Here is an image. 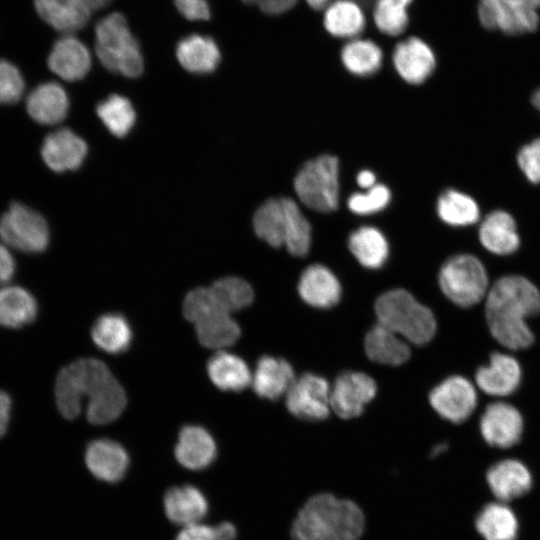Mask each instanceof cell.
I'll list each match as a JSON object with an SVG mask.
<instances>
[{
    "label": "cell",
    "instance_id": "obj_4",
    "mask_svg": "<svg viewBox=\"0 0 540 540\" xmlns=\"http://www.w3.org/2000/svg\"><path fill=\"white\" fill-rule=\"evenodd\" d=\"M375 312L379 324L417 345L428 343L436 332L432 311L404 289L382 294L375 303Z\"/></svg>",
    "mask_w": 540,
    "mask_h": 540
},
{
    "label": "cell",
    "instance_id": "obj_33",
    "mask_svg": "<svg viewBox=\"0 0 540 540\" xmlns=\"http://www.w3.org/2000/svg\"><path fill=\"white\" fill-rule=\"evenodd\" d=\"M37 301L26 289L16 285L0 288V325L20 328L31 323L37 315Z\"/></svg>",
    "mask_w": 540,
    "mask_h": 540
},
{
    "label": "cell",
    "instance_id": "obj_32",
    "mask_svg": "<svg viewBox=\"0 0 540 540\" xmlns=\"http://www.w3.org/2000/svg\"><path fill=\"white\" fill-rule=\"evenodd\" d=\"M207 372L213 384L224 391H241L252 380L244 360L225 351H219L210 358Z\"/></svg>",
    "mask_w": 540,
    "mask_h": 540
},
{
    "label": "cell",
    "instance_id": "obj_39",
    "mask_svg": "<svg viewBox=\"0 0 540 540\" xmlns=\"http://www.w3.org/2000/svg\"><path fill=\"white\" fill-rule=\"evenodd\" d=\"M413 0H376L372 20L384 35L402 39L409 25L408 7Z\"/></svg>",
    "mask_w": 540,
    "mask_h": 540
},
{
    "label": "cell",
    "instance_id": "obj_23",
    "mask_svg": "<svg viewBox=\"0 0 540 540\" xmlns=\"http://www.w3.org/2000/svg\"><path fill=\"white\" fill-rule=\"evenodd\" d=\"M34 6L42 20L64 35L84 28L92 11L86 0H34Z\"/></svg>",
    "mask_w": 540,
    "mask_h": 540
},
{
    "label": "cell",
    "instance_id": "obj_1",
    "mask_svg": "<svg viewBox=\"0 0 540 540\" xmlns=\"http://www.w3.org/2000/svg\"><path fill=\"white\" fill-rule=\"evenodd\" d=\"M88 398L87 419L96 425L118 418L126 406L124 389L108 367L95 358H81L62 368L55 383L57 407L66 419L76 418Z\"/></svg>",
    "mask_w": 540,
    "mask_h": 540
},
{
    "label": "cell",
    "instance_id": "obj_17",
    "mask_svg": "<svg viewBox=\"0 0 540 540\" xmlns=\"http://www.w3.org/2000/svg\"><path fill=\"white\" fill-rule=\"evenodd\" d=\"M47 63L49 69L63 80L77 81L89 72L91 54L82 41L67 34L54 43Z\"/></svg>",
    "mask_w": 540,
    "mask_h": 540
},
{
    "label": "cell",
    "instance_id": "obj_6",
    "mask_svg": "<svg viewBox=\"0 0 540 540\" xmlns=\"http://www.w3.org/2000/svg\"><path fill=\"white\" fill-rule=\"evenodd\" d=\"M298 199L308 208L329 213L339 204V161L323 154L307 161L294 178Z\"/></svg>",
    "mask_w": 540,
    "mask_h": 540
},
{
    "label": "cell",
    "instance_id": "obj_41",
    "mask_svg": "<svg viewBox=\"0 0 540 540\" xmlns=\"http://www.w3.org/2000/svg\"><path fill=\"white\" fill-rule=\"evenodd\" d=\"M477 10L479 21L484 28L498 29L508 35L523 33L503 0H479Z\"/></svg>",
    "mask_w": 540,
    "mask_h": 540
},
{
    "label": "cell",
    "instance_id": "obj_31",
    "mask_svg": "<svg viewBox=\"0 0 540 540\" xmlns=\"http://www.w3.org/2000/svg\"><path fill=\"white\" fill-rule=\"evenodd\" d=\"M340 61L350 74L367 77L382 68L384 53L374 41L358 37L345 41L340 50Z\"/></svg>",
    "mask_w": 540,
    "mask_h": 540
},
{
    "label": "cell",
    "instance_id": "obj_56",
    "mask_svg": "<svg viewBox=\"0 0 540 540\" xmlns=\"http://www.w3.org/2000/svg\"><path fill=\"white\" fill-rule=\"evenodd\" d=\"M446 447H447V445H446L445 443H444V444H443V443H442V444H437V445L433 448V450L431 451V452H432V455H433V456H437V455H439L440 453H443V452L446 450Z\"/></svg>",
    "mask_w": 540,
    "mask_h": 540
},
{
    "label": "cell",
    "instance_id": "obj_13",
    "mask_svg": "<svg viewBox=\"0 0 540 540\" xmlns=\"http://www.w3.org/2000/svg\"><path fill=\"white\" fill-rule=\"evenodd\" d=\"M338 499L329 493L311 497L295 518L294 540H334L333 523Z\"/></svg>",
    "mask_w": 540,
    "mask_h": 540
},
{
    "label": "cell",
    "instance_id": "obj_29",
    "mask_svg": "<svg viewBox=\"0 0 540 540\" xmlns=\"http://www.w3.org/2000/svg\"><path fill=\"white\" fill-rule=\"evenodd\" d=\"M325 30L334 38L351 40L360 37L366 27L364 10L352 0H334L323 11Z\"/></svg>",
    "mask_w": 540,
    "mask_h": 540
},
{
    "label": "cell",
    "instance_id": "obj_38",
    "mask_svg": "<svg viewBox=\"0 0 540 540\" xmlns=\"http://www.w3.org/2000/svg\"><path fill=\"white\" fill-rule=\"evenodd\" d=\"M99 119L111 134L125 137L134 126L136 113L131 102L118 94L109 95L96 107Z\"/></svg>",
    "mask_w": 540,
    "mask_h": 540
},
{
    "label": "cell",
    "instance_id": "obj_53",
    "mask_svg": "<svg viewBox=\"0 0 540 540\" xmlns=\"http://www.w3.org/2000/svg\"><path fill=\"white\" fill-rule=\"evenodd\" d=\"M312 9L324 11V9L334 0H304Z\"/></svg>",
    "mask_w": 540,
    "mask_h": 540
},
{
    "label": "cell",
    "instance_id": "obj_45",
    "mask_svg": "<svg viewBox=\"0 0 540 540\" xmlns=\"http://www.w3.org/2000/svg\"><path fill=\"white\" fill-rule=\"evenodd\" d=\"M517 20L523 33L534 32L538 29L540 18L537 13L538 5L535 0H503Z\"/></svg>",
    "mask_w": 540,
    "mask_h": 540
},
{
    "label": "cell",
    "instance_id": "obj_40",
    "mask_svg": "<svg viewBox=\"0 0 540 540\" xmlns=\"http://www.w3.org/2000/svg\"><path fill=\"white\" fill-rule=\"evenodd\" d=\"M209 288L221 307L229 313L249 306L254 297L250 284L238 277L219 279Z\"/></svg>",
    "mask_w": 540,
    "mask_h": 540
},
{
    "label": "cell",
    "instance_id": "obj_22",
    "mask_svg": "<svg viewBox=\"0 0 540 540\" xmlns=\"http://www.w3.org/2000/svg\"><path fill=\"white\" fill-rule=\"evenodd\" d=\"M216 454V443L205 428L186 425L180 430L175 446V457L180 465L189 470H202L214 461Z\"/></svg>",
    "mask_w": 540,
    "mask_h": 540
},
{
    "label": "cell",
    "instance_id": "obj_21",
    "mask_svg": "<svg viewBox=\"0 0 540 540\" xmlns=\"http://www.w3.org/2000/svg\"><path fill=\"white\" fill-rule=\"evenodd\" d=\"M475 379L478 387L492 396L512 394L521 381V368L518 361L510 355L493 353L487 366L480 367Z\"/></svg>",
    "mask_w": 540,
    "mask_h": 540
},
{
    "label": "cell",
    "instance_id": "obj_55",
    "mask_svg": "<svg viewBox=\"0 0 540 540\" xmlns=\"http://www.w3.org/2000/svg\"><path fill=\"white\" fill-rule=\"evenodd\" d=\"M531 102L536 109L540 111V88H538L531 97Z\"/></svg>",
    "mask_w": 540,
    "mask_h": 540
},
{
    "label": "cell",
    "instance_id": "obj_20",
    "mask_svg": "<svg viewBox=\"0 0 540 540\" xmlns=\"http://www.w3.org/2000/svg\"><path fill=\"white\" fill-rule=\"evenodd\" d=\"M298 292L310 306L327 309L339 302L342 290L339 280L329 268L313 264L302 272Z\"/></svg>",
    "mask_w": 540,
    "mask_h": 540
},
{
    "label": "cell",
    "instance_id": "obj_50",
    "mask_svg": "<svg viewBox=\"0 0 540 540\" xmlns=\"http://www.w3.org/2000/svg\"><path fill=\"white\" fill-rule=\"evenodd\" d=\"M15 260L5 244L0 243V285H6L14 275Z\"/></svg>",
    "mask_w": 540,
    "mask_h": 540
},
{
    "label": "cell",
    "instance_id": "obj_27",
    "mask_svg": "<svg viewBox=\"0 0 540 540\" xmlns=\"http://www.w3.org/2000/svg\"><path fill=\"white\" fill-rule=\"evenodd\" d=\"M479 240L482 246L493 254L514 253L520 245L514 218L503 210L489 213L479 227Z\"/></svg>",
    "mask_w": 540,
    "mask_h": 540
},
{
    "label": "cell",
    "instance_id": "obj_3",
    "mask_svg": "<svg viewBox=\"0 0 540 540\" xmlns=\"http://www.w3.org/2000/svg\"><path fill=\"white\" fill-rule=\"evenodd\" d=\"M95 53L101 64L113 73L136 78L144 70L139 43L119 12L110 13L97 22Z\"/></svg>",
    "mask_w": 540,
    "mask_h": 540
},
{
    "label": "cell",
    "instance_id": "obj_25",
    "mask_svg": "<svg viewBox=\"0 0 540 540\" xmlns=\"http://www.w3.org/2000/svg\"><path fill=\"white\" fill-rule=\"evenodd\" d=\"M295 381L294 370L285 359L263 356L252 376V387L262 398L276 400L287 393Z\"/></svg>",
    "mask_w": 540,
    "mask_h": 540
},
{
    "label": "cell",
    "instance_id": "obj_8",
    "mask_svg": "<svg viewBox=\"0 0 540 540\" xmlns=\"http://www.w3.org/2000/svg\"><path fill=\"white\" fill-rule=\"evenodd\" d=\"M44 217L30 207L13 202L0 218V238L6 246L26 253L43 252L49 244Z\"/></svg>",
    "mask_w": 540,
    "mask_h": 540
},
{
    "label": "cell",
    "instance_id": "obj_51",
    "mask_svg": "<svg viewBox=\"0 0 540 540\" xmlns=\"http://www.w3.org/2000/svg\"><path fill=\"white\" fill-rule=\"evenodd\" d=\"M11 405L12 402L9 395L0 390V438L4 436L8 429Z\"/></svg>",
    "mask_w": 540,
    "mask_h": 540
},
{
    "label": "cell",
    "instance_id": "obj_36",
    "mask_svg": "<svg viewBox=\"0 0 540 540\" xmlns=\"http://www.w3.org/2000/svg\"><path fill=\"white\" fill-rule=\"evenodd\" d=\"M91 336L101 350L110 354H120L130 347L132 330L124 316L107 313L94 322Z\"/></svg>",
    "mask_w": 540,
    "mask_h": 540
},
{
    "label": "cell",
    "instance_id": "obj_5",
    "mask_svg": "<svg viewBox=\"0 0 540 540\" xmlns=\"http://www.w3.org/2000/svg\"><path fill=\"white\" fill-rule=\"evenodd\" d=\"M183 314L195 325L199 342L207 348H226L240 337L239 325L221 307L210 288L190 291L183 302Z\"/></svg>",
    "mask_w": 540,
    "mask_h": 540
},
{
    "label": "cell",
    "instance_id": "obj_9",
    "mask_svg": "<svg viewBox=\"0 0 540 540\" xmlns=\"http://www.w3.org/2000/svg\"><path fill=\"white\" fill-rule=\"evenodd\" d=\"M286 406L295 417L306 421H321L330 412V388L327 380L305 373L293 382L286 393Z\"/></svg>",
    "mask_w": 540,
    "mask_h": 540
},
{
    "label": "cell",
    "instance_id": "obj_30",
    "mask_svg": "<svg viewBox=\"0 0 540 540\" xmlns=\"http://www.w3.org/2000/svg\"><path fill=\"white\" fill-rule=\"evenodd\" d=\"M475 527L484 540H516L519 522L507 503L495 501L479 511Z\"/></svg>",
    "mask_w": 540,
    "mask_h": 540
},
{
    "label": "cell",
    "instance_id": "obj_57",
    "mask_svg": "<svg viewBox=\"0 0 540 540\" xmlns=\"http://www.w3.org/2000/svg\"><path fill=\"white\" fill-rule=\"evenodd\" d=\"M535 2L537 3L538 7H540V0H535Z\"/></svg>",
    "mask_w": 540,
    "mask_h": 540
},
{
    "label": "cell",
    "instance_id": "obj_54",
    "mask_svg": "<svg viewBox=\"0 0 540 540\" xmlns=\"http://www.w3.org/2000/svg\"><path fill=\"white\" fill-rule=\"evenodd\" d=\"M112 0H86L92 10L101 9L110 4Z\"/></svg>",
    "mask_w": 540,
    "mask_h": 540
},
{
    "label": "cell",
    "instance_id": "obj_26",
    "mask_svg": "<svg viewBox=\"0 0 540 540\" xmlns=\"http://www.w3.org/2000/svg\"><path fill=\"white\" fill-rule=\"evenodd\" d=\"M163 504L167 518L183 527L200 522L208 511L206 497L193 485L170 488L164 495Z\"/></svg>",
    "mask_w": 540,
    "mask_h": 540
},
{
    "label": "cell",
    "instance_id": "obj_24",
    "mask_svg": "<svg viewBox=\"0 0 540 540\" xmlns=\"http://www.w3.org/2000/svg\"><path fill=\"white\" fill-rule=\"evenodd\" d=\"M69 99L65 89L56 82H46L35 87L27 96L26 110L39 124L54 125L67 116Z\"/></svg>",
    "mask_w": 540,
    "mask_h": 540
},
{
    "label": "cell",
    "instance_id": "obj_37",
    "mask_svg": "<svg viewBox=\"0 0 540 540\" xmlns=\"http://www.w3.org/2000/svg\"><path fill=\"white\" fill-rule=\"evenodd\" d=\"M438 217L447 225L465 227L480 218L477 202L468 194L455 189L443 191L437 199Z\"/></svg>",
    "mask_w": 540,
    "mask_h": 540
},
{
    "label": "cell",
    "instance_id": "obj_10",
    "mask_svg": "<svg viewBox=\"0 0 540 540\" xmlns=\"http://www.w3.org/2000/svg\"><path fill=\"white\" fill-rule=\"evenodd\" d=\"M377 392L373 378L363 372L346 371L335 380L330 391V407L343 419L359 416Z\"/></svg>",
    "mask_w": 540,
    "mask_h": 540
},
{
    "label": "cell",
    "instance_id": "obj_19",
    "mask_svg": "<svg viewBox=\"0 0 540 540\" xmlns=\"http://www.w3.org/2000/svg\"><path fill=\"white\" fill-rule=\"evenodd\" d=\"M486 481L497 501L505 503L523 496L533 482L529 469L516 459H504L493 464L486 473Z\"/></svg>",
    "mask_w": 540,
    "mask_h": 540
},
{
    "label": "cell",
    "instance_id": "obj_18",
    "mask_svg": "<svg viewBox=\"0 0 540 540\" xmlns=\"http://www.w3.org/2000/svg\"><path fill=\"white\" fill-rule=\"evenodd\" d=\"M85 463L94 477L115 483L124 477L129 466V456L125 448L116 441L97 439L87 446Z\"/></svg>",
    "mask_w": 540,
    "mask_h": 540
},
{
    "label": "cell",
    "instance_id": "obj_35",
    "mask_svg": "<svg viewBox=\"0 0 540 540\" xmlns=\"http://www.w3.org/2000/svg\"><path fill=\"white\" fill-rule=\"evenodd\" d=\"M348 247L357 261L369 269L381 268L389 256L385 235L376 227L361 226L348 239Z\"/></svg>",
    "mask_w": 540,
    "mask_h": 540
},
{
    "label": "cell",
    "instance_id": "obj_44",
    "mask_svg": "<svg viewBox=\"0 0 540 540\" xmlns=\"http://www.w3.org/2000/svg\"><path fill=\"white\" fill-rule=\"evenodd\" d=\"M24 89L25 82L19 69L8 60L0 59V104L18 102Z\"/></svg>",
    "mask_w": 540,
    "mask_h": 540
},
{
    "label": "cell",
    "instance_id": "obj_52",
    "mask_svg": "<svg viewBox=\"0 0 540 540\" xmlns=\"http://www.w3.org/2000/svg\"><path fill=\"white\" fill-rule=\"evenodd\" d=\"M359 187L367 190L376 184V176L370 170H361L356 177Z\"/></svg>",
    "mask_w": 540,
    "mask_h": 540
},
{
    "label": "cell",
    "instance_id": "obj_7",
    "mask_svg": "<svg viewBox=\"0 0 540 540\" xmlns=\"http://www.w3.org/2000/svg\"><path fill=\"white\" fill-rule=\"evenodd\" d=\"M438 281L444 295L461 307L479 303L488 290L486 269L471 254H458L446 260Z\"/></svg>",
    "mask_w": 540,
    "mask_h": 540
},
{
    "label": "cell",
    "instance_id": "obj_34",
    "mask_svg": "<svg viewBox=\"0 0 540 540\" xmlns=\"http://www.w3.org/2000/svg\"><path fill=\"white\" fill-rule=\"evenodd\" d=\"M364 346L372 361L384 365L398 366L410 357L408 345L395 332L379 323L366 334Z\"/></svg>",
    "mask_w": 540,
    "mask_h": 540
},
{
    "label": "cell",
    "instance_id": "obj_12",
    "mask_svg": "<svg viewBox=\"0 0 540 540\" xmlns=\"http://www.w3.org/2000/svg\"><path fill=\"white\" fill-rule=\"evenodd\" d=\"M391 64L402 80L420 85L433 74L437 60L427 42L410 36L396 43L391 53Z\"/></svg>",
    "mask_w": 540,
    "mask_h": 540
},
{
    "label": "cell",
    "instance_id": "obj_47",
    "mask_svg": "<svg viewBox=\"0 0 540 540\" xmlns=\"http://www.w3.org/2000/svg\"><path fill=\"white\" fill-rule=\"evenodd\" d=\"M178 12L191 21H202L210 18V8L206 0H174Z\"/></svg>",
    "mask_w": 540,
    "mask_h": 540
},
{
    "label": "cell",
    "instance_id": "obj_16",
    "mask_svg": "<svg viewBox=\"0 0 540 540\" xmlns=\"http://www.w3.org/2000/svg\"><path fill=\"white\" fill-rule=\"evenodd\" d=\"M87 152L86 142L68 128H61L48 134L41 147L43 161L57 173L78 169Z\"/></svg>",
    "mask_w": 540,
    "mask_h": 540
},
{
    "label": "cell",
    "instance_id": "obj_2",
    "mask_svg": "<svg viewBox=\"0 0 540 540\" xmlns=\"http://www.w3.org/2000/svg\"><path fill=\"white\" fill-rule=\"evenodd\" d=\"M540 312V292L522 276L498 279L486 295V320L491 335L503 346L529 347L534 336L526 319Z\"/></svg>",
    "mask_w": 540,
    "mask_h": 540
},
{
    "label": "cell",
    "instance_id": "obj_14",
    "mask_svg": "<svg viewBox=\"0 0 540 540\" xmlns=\"http://www.w3.org/2000/svg\"><path fill=\"white\" fill-rule=\"evenodd\" d=\"M480 432L490 446L509 448L518 443L522 436V416L511 404L491 403L481 416Z\"/></svg>",
    "mask_w": 540,
    "mask_h": 540
},
{
    "label": "cell",
    "instance_id": "obj_46",
    "mask_svg": "<svg viewBox=\"0 0 540 540\" xmlns=\"http://www.w3.org/2000/svg\"><path fill=\"white\" fill-rule=\"evenodd\" d=\"M518 165L533 184H540V138L524 145L517 154Z\"/></svg>",
    "mask_w": 540,
    "mask_h": 540
},
{
    "label": "cell",
    "instance_id": "obj_28",
    "mask_svg": "<svg viewBox=\"0 0 540 540\" xmlns=\"http://www.w3.org/2000/svg\"><path fill=\"white\" fill-rule=\"evenodd\" d=\"M176 57L186 71L207 74L213 72L219 65L221 52L211 37L191 34L178 42Z\"/></svg>",
    "mask_w": 540,
    "mask_h": 540
},
{
    "label": "cell",
    "instance_id": "obj_49",
    "mask_svg": "<svg viewBox=\"0 0 540 540\" xmlns=\"http://www.w3.org/2000/svg\"><path fill=\"white\" fill-rule=\"evenodd\" d=\"M300 0H241L248 6L257 7L267 15H280L292 9Z\"/></svg>",
    "mask_w": 540,
    "mask_h": 540
},
{
    "label": "cell",
    "instance_id": "obj_42",
    "mask_svg": "<svg viewBox=\"0 0 540 540\" xmlns=\"http://www.w3.org/2000/svg\"><path fill=\"white\" fill-rule=\"evenodd\" d=\"M364 515L351 500H338L334 515V540H358L364 531Z\"/></svg>",
    "mask_w": 540,
    "mask_h": 540
},
{
    "label": "cell",
    "instance_id": "obj_15",
    "mask_svg": "<svg viewBox=\"0 0 540 540\" xmlns=\"http://www.w3.org/2000/svg\"><path fill=\"white\" fill-rule=\"evenodd\" d=\"M293 204L289 197L266 200L253 217L256 235L275 248L285 246L293 225Z\"/></svg>",
    "mask_w": 540,
    "mask_h": 540
},
{
    "label": "cell",
    "instance_id": "obj_43",
    "mask_svg": "<svg viewBox=\"0 0 540 540\" xmlns=\"http://www.w3.org/2000/svg\"><path fill=\"white\" fill-rule=\"evenodd\" d=\"M391 200V192L384 184H375L365 192L353 193L347 207L357 215H370L385 209Z\"/></svg>",
    "mask_w": 540,
    "mask_h": 540
},
{
    "label": "cell",
    "instance_id": "obj_48",
    "mask_svg": "<svg viewBox=\"0 0 540 540\" xmlns=\"http://www.w3.org/2000/svg\"><path fill=\"white\" fill-rule=\"evenodd\" d=\"M175 540H219L216 526L194 523L184 526Z\"/></svg>",
    "mask_w": 540,
    "mask_h": 540
},
{
    "label": "cell",
    "instance_id": "obj_11",
    "mask_svg": "<svg viewBox=\"0 0 540 540\" xmlns=\"http://www.w3.org/2000/svg\"><path fill=\"white\" fill-rule=\"evenodd\" d=\"M429 401L444 419L461 423L475 410L477 394L472 383L462 376H451L433 388Z\"/></svg>",
    "mask_w": 540,
    "mask_h": 540
}]
</instances>
